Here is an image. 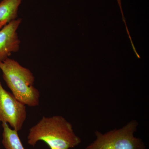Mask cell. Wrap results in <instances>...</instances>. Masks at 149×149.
<instances>
[{
	"label": "cell",
	"mask_w": 149,
	"mask_h": 149,
	"mask_svg": "<svg viewBox=\"0 0 149 149\" xmlns=\"http://www.w3.org/2000/svg\"><path fill=\"white\" fill-rule=\"evenodd\" d=\"M27 117L25 105L6 91L0 81V122L8 123L14 130H21Z\"/></svg>",
	"instance_id": "obj_4"
},
{
	"label": "cell",
	"mask_w": 149,
	"mask_h": 149,
	"mask_svg": "<svg viewBox=\"0 0 149 149\" xmlns=\"http://www.w3.org/2000/svg\"><path fill=\"white\" fill-rule=\"evenodd\" d=\"M2 144L6 149H24L19 139L18 131L11 129L7 123H2Z\"/></svg>",
	"instance_id": "obj_7"
},
{
	"label": "cell",
	"mask_w": 149,
	"mask_h": 149,
	"mask_svg": "<svg viewBox=\"0 0 149 149\" xmlns=\"http://www.w3.org/2000/svg\"><path fill=\"white\" fill-rule=\"evenodd\" d=\"M117 1L118 2V4H119V7H120V10H121V13H122L123 16V14L122 8H121V2H120V0H117Z\"/></svg>",
	"instance_id": "obj_8"
},
{
	"label": "cell",
	"mask_w": 149,
	"mask_h": 149,
	"mask_svg": "<svg viewBox=\"0 0 149 149\" xmlns=\"http://www.w3.org/2000/svg\"><path fill=\"white\" fill-rule=\"evenodd\" d=\"M22 19L11 21L0 30V62L8 58L13 53L18 52L20 41L17 30Z\"/></svg>",
	"instance_id": "obj_5"
},
{
	"label": "cell",
	"mask_w": 149,
	"mask_h": 149,
	"mask_svg": "<svg viewBox=\"0 0 149 149\" xmlns=\"http://www.w3.org/2000/svg\"><path fill=\"white\" fill-rule=\"evenodd\" d=\"M28 143L34 147L38 141H43L51 149H69L81 143L73 131L71 123L63 117L54 116L42 118L29 129Z\"/></svg>",
	"instance_id": "obj_1"
},
{
	"label": "cell",
	"mask_w": 149,
	"mask_h": 149,
	"mask_svg": "<svg viewBox=\"0 0 149 149\" xmlns=\"http://www.w3.org/2000/svg\"><path fill=\"white\" fill-rule=\"evenodd\" d=\"M138 123H128L119 129H114L102 134L97 131V139L85 149H145L141 139L134 136Z\"/></svg>",
	"instance_id": "obj_3"
},
{
	"label": "cell",
	"mask_w": 149,
	"mask_h": 149,
	"mask_svg": "<svg viewBox=\"0 0 149 149\" xmlns=\"http://www.w3.org/2000/svg\"><path fill=\"white\" fill-rule=\"evenodd\" d=\"M0 69L4 80L19 101L30 107L39 105L40 93L34 87L35 77L29 69L8 58L0 62Z\"/></svg>",
	"instance_id": "obj_2"
},
{
	"label": "cell",
	"mask_w": 149,
	"mask_h": 149,
	"mask_svg": "<svg viewBox=\"0 0 149 149\" xmlns=\"http://www.w3.org/2000/svg\"><path fill=\"white\" fill-rule=\"evenodd\" d=\"M22 0H3L0 3V29L17 18Z\"/></svg>",
	"instance_id": "obj_6"
}]
</instances>
